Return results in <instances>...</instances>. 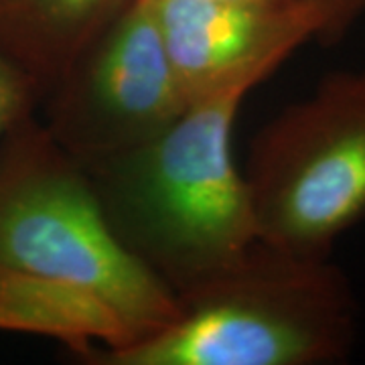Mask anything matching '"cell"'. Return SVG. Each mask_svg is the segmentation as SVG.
<instances>
[{
  "label": "cell",
  "mask_w": 365,
  "mask_h": 365,
  "mask_svg": "<svg viewBox=\"0 0 365 365\" xmlns=\"http://www.w3.org/2000/svg\"><path fill=\"white\" fill-rule=\"evenodd\" d=\"M266 78L242 73L193 98L140 146L81 163L118 240L175 294L258 242L234 130L246 96Z\"/></svg>",
  "instance_id": "obj_1"
},
{
  "label": "cell",
  "mask_w": 365,
  "mask_h": 365,
  "mask_svg": "<svg viewBox=\"0 0 365 365\" xmlns=\"http://www.w3.org/2000/svg\"><path fill=\"white\" fill-rule=\"evenodd\" d=\"M169 325L88 365H329L355 343L357 304L331 258L256 242L234 264L177 292Z\"/></svg>",
  "instance_id": "obj_2"
},
{
  "label": "cell",
  "mask_w": 365,
  "mask_h": 365,
  "mask_svg": "<svg viewBox=\"0 0 365 365\" xmlns=\"http://www.w3.org/2000/svg\"><path fill=\"white\" fill-rule=\"evenodd\" d=\"M0 272L90 290L138 339L177 314L175 292L118 240L88 170L35 114L0 136Z\"/></svg>",
  "instance_id": "obj_3"
},
{
  "label": "cell",
  "mask_w": 365,
  "mask_h": 365,
  "mask_svg": "<svg viewBox=\"0 0 365 365\" xmlns=\"http://www.w3.org/2000/svg\"><path fill=\"white\" fill-rule=\"evenodd\" d=\"M258 240L309 258L365 217V71H337L272 118L244 167Z\"/></svg>",
  "instance_id": "obj_4"
},
{
  "label": "cell",
  "mask_w": 365,
  "mask_h": 365,
  "mask_svg": "<svg viewBox=\"0 0 365 365\" xmlns=\"http://www.w3.org/2000/svg\"><path fill=\"white\" fill-rule=\"evenodd\" d=\"M41 104L45 128L79 163L126 153L165 130L189 98L153 0H126Z\"/></svg>",
  "instance_id": "obj_5"
},
{
  "label": "cell",
  "mask_w": 365,
  "mask_h": 365,
  "mask_svg": "<svg viewBox=\"0 0 365 365\" xmlns=\"http://www.w3.org/2000/svg\"><path fill=\"white\" fill-rule=\"evenodd\" d=\"M173 71L189 102L242 73L272 76L300 45L314 39L302 2L153 0Z\"/></svg>",
  "instance_id": "obj_6"
},
{
  "label": "cell",
  "mask_w": 365,
  "mask_h": 365,
  "mask_svg": "<svg viewBox=\"0 0 365 365\" xmlns=\"http://www.w3.org/2000/svg\"><path fill=\"white\" fill-rule=\"evenodd\" d=\"M0 331L59 341L71 355L120 349L138 339L126 317L102 297L13 272H0Z\"/></svg>",
  "instance_id": "obj_7"
},
{
  "label": "cell",
  "mask_w": 365,
  "mask_h": 365,
  "mask_svg": "<svg viewBox=\"0 0 365 365\" xmlns=\"http://www.w3.org/2000/svg\"><path fill=\"white\" fill-rule=\"evenodd\" d=\"M126 0H0V55L21 67L41 102Z\"/></svg>",
  "instance_id": "obj_8"
},
{
  "label": "cell",
  "mask_w": 365,
  "mask_h": 365,
  "mask_svg": "<svg viewBox=\"0 0 365 365\" xmlns=\"http://www.w3.org/2000/svg\"><path fill=\"white\" fill-rule=\"evenodd\" d=\"M41 91L21 67L0 55V136L37 112Z\"/></svg>",
  "instance_id": "obj_9"
},
{
  "label": "cell",
  "mask_w": 365,
  "mask_h": 365,
  "mask_svg": "<svg viewBox=\"0 0 365 365\" xmlns=\"http://www.w3.org/2000/svg\"><path fill=\"white\" fill-rule=\"evenodd\" d=\"M314 19V41L321 45L339 43L365 14V0H300Z\"/></svg>",
  "instance_id": "obj_10"
},
{
  "label": "cell",
  "mask_w": 365,
  "mask_h": 365,
  "mask_svg": "<svg viewBox=\"0 0 365 365\" xmlns=\"http://www.w3.org/2000/svg\"><path fill=\"white\" fill-rule=\"evenodd\" d=\"M227 2H248V4H290L300 0H227Z\"/></svg>",
  "instance_id": "obj_11"
}]
</instances>
